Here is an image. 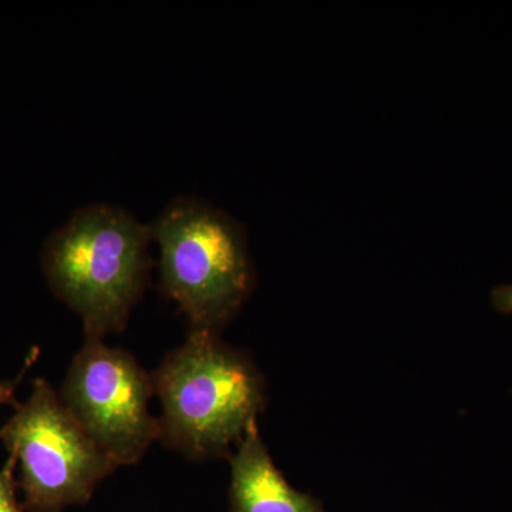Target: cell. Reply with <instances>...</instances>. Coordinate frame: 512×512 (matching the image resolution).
Returning a JSON list of instances; mask_svg holds the SVG:
<instances>
[{"label":"cell","instance_id":"3957f363","mask_svg":"<svg viewBox=\"0 0 512 512\" xmlns=\"http://www.w3.org/2000/svg\"><path fill=\"white\" fill-rule=\"evenodd\" d=\"M161 288L192 329L218 333L251 295L254 269L244 228L194 197L171 201L150 224Z\"/></svg>","mask_w":512,"mask_h":512},{"label":"cell","instance_id":"5b68a950","mask_svg":"<svg viewBox=\"0 0 512 512\" xmlns=\"http://www.w3.org/2000/svg\"><path fill=\"white\" fill-rule=\"evenodd\" d=\"M153 377L123 349L84 340L67 370L60 399L77 423L120 466H133L154 441L160 424L150 413Z\"/></svg>","mask_w":512,"mask_h":512},{"label":"cell","instance_id":"ba28073f","mask_svg":"<svg viewBox=\"0 0 512 512\" xmlns=\"http://www.w3.org/2000/svg\"><path fill=\"white\" fill-rule=\"evenodd\" d=\"M37 357V349L32 350L28 359H26L25 366L20 370L18 376L15 379L10 380H0V406L2 404H8V406L18 407L19 402L16 400V390L20 386V383L23 382V377H25L26 372H28L29 367L33 365Z\"/></svg>","mask_w":512,"mask_h":512},{"label":"cell","instance_id":"8992f818","mask_svg":"<svg viewBox=\"0 0 512 512\" xmlns=\"http://www.w3.org/2000/svg\"><path fill=\"white\" fill-rule=\"evenodd\" d=\"M231 460L232 512H323L312 495L291 487L252 424Z\"/></svg>","mask_w":512,"mask_h":512},{"label":"cell","instance_id":"52a82bcc","mask_svg":"<svg viewBox=\"0 0 512 512\" xmlns=\"http://www.w3.org/2000/svg\"><path fill=\"white\" fill-rule=\"evenodd\" d=\"M18 461L13 454L0 468V512H23L22 505L18 503V477H16Z\"/></svg>","mask_w":512,"mask_h":512},{"label":"cell","instance_id":"9c48e42d","mask_svg":"<svg viewBox=\"0 0 512 512\" xmlns=\"http://www.w3.org/2000/svg\"><path fill=\"white\" fill-rule=\"evenodd\" d=\"M491 301L498 312L512 315V285L497 286L491 293Z\"/></svg>","mask_w":512,"mask_h":512},{"label":"cell","instance_id":"7a4b0ae2","mask_svg":"<svg viewBox=\"0 0 512 512\" xmlns=\"http://www.w3.org/2000/svg\"><path fill=\"white\" fill-rule=\"evenodd\" d=\"M151 377L163 407L160 441L190 460L231 457L264 409L254 363L210 330L192 329Z\"/></svg>","mask_w":512,"mask_h":512},{"label":"cell","instance_id":"6da1fadb","mask_svg":"<svg viewBox=\"0 0 512 512\" xmlns=\"http://www.w3.org/2000/svg\"><path fill=\"white\" fill-rule=\"evenodd\" d=\"M150 225L117 205H86L46 239L50 291L80 316L86 339L121 332L150 278Z\"/></svg>","mask_w":512,"mask_h":512},{"label":"cell","instance_id":"277c9868","mask_svg":"<svg viewBox=\"0 0 512 512\" xmlns=\"http://www.w3.org/2000/svg\"><path fill=\"white\" fill-rule=\"evenodd\" d=\"M18 461L23 512H63L86 504L117 464L96 443L42 377L0 429Z\"/></svg>","mask_w":512,"mask_h":512}]
</instances>
